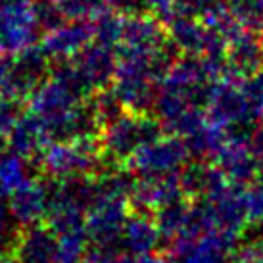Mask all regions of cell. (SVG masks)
<instances>
[{
    "label": "cell",
    "instance_id": "cell-1",
    "mask_svg": "<svg viewBox=\"0 0 263 263\" xmlns=\"http://www.w3.org/2000/svg\"><path fill=\"white\" fill-rule=\"evenodd\" d=\"M46 58L43 48L0 56V100L17 102L20 98L31 96L35 88L41 87Z\"/></svg>",
    "mask_w": 263,
    "mask_h": 263
},
{
    "label": "cell",
    "instance_id": "cell-2",
    "mask_svg": "<svg viewBox=\"0 0 263 263\" xmlns=\"http://www.w3.org/2000/svg\"><path fill=\"white\" fill-rule=\"evenodd\" d=\"M41 31L35 0H0V56L31 48Z\"/></svg>",
    "mask_w": 263,
    "mask_h": 263
},
{
    "label": "cell",
    "instance_id": "cell-3",
    "mask_svg": "<svg viewBox=\"0 0 263 263\" xmlns=\"http://www.w3.org/2000/svg\"><path fill=\"white\" fill-rule=\"evenodd\" d=\"M104 146L114 158H131L139 148L148 144L150 140L158 139V125L131 114H119L111 119L104 137Z\"/></svg>",
    "mask_w": 263,
    "mask_h": 263
},
{
    "label": "cell",
    "instance_id": "cell-4",
    "mask_svg": "<svg viewBox=\"0 0 263 263\" xmlns=\"http://www.w3.org/2000/svg\"><path fill=\"white\" fill-rule=\"evenodd\" d=\"M186 146L177 139H154L131 156L133 167L144 179L171 177L183 165Z\"/></svg>",
    "mask_w": 263,
    "mask_h": 263
},
{
    "label": "cell",
    "instance_id": "cell-5",
    "mask_svg": "<svg viewBox=\"0 0 263 263\" xmlns=\"http://www.w3.org/2000/svg\"><path fill=\"white\" fill-rule=\"evenodd\" d=\"M95 139H79L60 142L58 146L48 150L44 156V169L60 179L87 175L92 169V163L98 158L96 148L88 142Z\"/></svg>",
    "mask_w": 263,
    "mask_h": 263
},
{
    "label": "cell",
    "instance_id": "cell-6",
    "mask_svg": "<svg viewBox=\"0 0 263 263\" xmlns=\"http://www.w3.org/2000/svg\"><path fill=\"white\" fill-rule=\"evenodd\" d=\"M15 257L20 263H60L62 242L54 229L29 225L15 240Z\"/></svg>",
    "mask_w": 263,
    "mask_h": 263
},
{
    "label": "cell",
    "instance_id": "cell-7",
    "mask_svg": "<svg viewBox=\"0 0 263 263\" xmlns=\"http://www.w3.org/2000/svg\"><path fill=\"white\" fill-rule=\"evenodd\" d=\"M50 210V196L39 181H23L12 190L10 212L22 225H37Z\"/></svg>",
    "mask_w": 263,
    "mask_h": 263
},
{
    "label": "cell",
    "instance_id": "cell-8",
    "mask_svg": "<svg viewBox=\"0 0 263 263\" xmlns=\"http://www.w3.org/2000/svg\"><path fill=\"white\" fill-rule=\"evenodd\" d=\"M95 35V25L88 22H75L69 25H60L46 33L43 52L48 58H71L83 52Z\"/></svg>",
    "mask_w": 263,
    "mask_h": 263
},
{
    "label": "cell",
    "instance_id": "cell-9",
    "mask_svg": "<svg viewBox=\"0 0 263 263\" xmlns=\"http://www.w3.org/2000/svg\"><path fill=\"white\" fill-rule=\"evenodd\" d=\"M227 62L231 69L240 75H254L259 71L263 62V44L254 33L234 35L229 46Z\"/></svg>",
    "mask_w": 263,
    "mask_h": 263
},
{
    "label": "cell",
    "instance_id": "cell-10",
    "mask_svg": "<svg viewBox=\"0 0 263 263\" xmlns=\"http://www.w3.org/2000/svg\"><path fill=\"white\" fill-rule=\"evenodd\" d=\"M158 227L146 217H133L125 221L119 238L123 240L127 252L131 254H146L158 242Z\"/></svg>",
    "mask_w": 263,
    "mask_h": 263
},
{
    "label": "cell",
    "instance_id": "cell-11",
    "mask_svg": "<svg viewBox=\"0 0 263 263\" xmlns=\"http://www.w3.org/2000/svg\"><path fill=\"white\" fill-rule=\"evenodd\" d=\"M66 20L85 22V20H98L108 12L111 2L116 0H54Z\"/></svg>",
    "mask_w": 263,
    "mask_h": 263
},
{
    "label": "cell",
    "instance_id": "cell-12",
    "mask_svg": "<svg viewBox=\"0 0 263 263\" xmlns=\"http://www.w3.org/2000/svg\"><path fill=\"white\" fill-rule=\"evenodd\" d=\"M223 236V233H215L213 238H205L202 246L181 250L177 263H223V250H227Z\"/></svg>",
    "mask_w": 263,
    "mask_h": 263
},
{
    "label": "cell",
    "instance_id": "cell-13",
    "mask_svg": "<svg viewBox=\"0 0 263 263\" xmlns=\"http://www.w3.org/2000/svg\"><path fill=\"white\" fill-rule=\"evenodd\" d=\"M236 20L254 31H263V0H234Z\"/></svg>",
    "mask_w": 263,
    "mask_h": 263
},
{
    "label": "cell",
    "instance_id": "cell-14",
    "mask_svg": "<svg viewBox=\"0 0 263 263\" xmlns=\"http://www.w3.org/2000/svg\"><path fill=\"white\" fill-rule=\"evenodd\" d=\"M242 92L246 96L252 116L263 114V73L257 71L250 75V79H246V83L242 85Z\"/></svg>",
    "mask_w": 263,
    "mask_h": 263
},
{
    "label": "cell",
    "instance_id": "cell-15",
    "mask_svg": "<svg viewBox=\"0 0 263 263\" xmlns=\"http://www.w3.org/2000/svg\"><path fill=\"white\" fill-rule=\"evenodd\" d=\"M116 2H119V6L133 14H139V12L169 14L175 6V0H116Z\"/></svg>",
    "mask_w": 263,
    "mask_h": 263
},
{
    "label": "cell",
    "instance_id": "cell-16",
    "mask_svg": "<svg viewBox=\"0 0 263 263\" xmlns=\"http://www.w3.org/2000/svg\"><path fill=\"white\" fill-rule=\"evenodd\" d=\"M14 215L10 212V208L0 202V254L6 248L14 246L20 234L14 233Z\"/></svg>",
    "mask_w": 263,
    "mask_h": 263
},
{
    "label": "cell",
    "instance_id": "cell-17",
    "mask_svg": "<svg viewBox=\"0 0 263 263\" xmlns=\"http://www.w3.org/2000/svg\"><path fill=\"white\" fill-rule=\"evenodd\" d=\"M248 215L252 219H263V186L248 194Z\"/></svg>",
    "mask_w": 263,
    "mask_h": 263
},
{
    "label": "cell",
    "instance_id": "cell-18",
    "mask_svg": "<svg viewBox=\"0 0 263 263\" xmlns=\"http://www.w3.org/2000/svg\"><path fill=\"white\" fill-rule=\"evenodd\" d=\"M0 263H20V259L17 257H12L8 256V254H0Z\"/></svg>",
    "mask_w": 263,
    "mask_h": 263
}]
</instances>
